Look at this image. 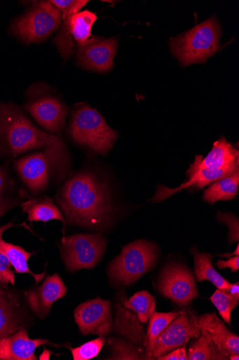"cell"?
<instances>
[{
    "mask_svg": "<svg viewBox=\"0 0 239 360\" xmlns=\"http://www.w3.org/2000/svg\"><path fill=\"white\" fill-rule=\"evenodd\" d=\"M68 221L93 230L112 221L114 210L108 186L90 172H81L62 186L57 198Z\"/></svg>",
    "mask_w": 239,
    "mask_h": 360,
    "instance_id": "obj_1",
    "label": "cell"
},
{
    "mask_svg": "<svg viewBox=\"0 0 239 360\" xmlns=\"http://www.w3.org/2000/svg\"><path fill=\"white\" fill-rule=\"evenodd\" d=\"M65 144L43 130L12 103L0 104V155L16 157L27 151Z\"/></svg>",
    "mask_w": 239,
    "mask_h": 360,
    "instance_id": "obj_2",
    "label": "cell"
},
{
    "mask_svg": "<svg viewBox=\"0 0 239 360\" xmlns=\"http://www.w3.org/2000/svg\"><path fill=\"white\" fill-rule=\"evenodd\" d=\"M62 14V22L54 44L64 60L71 58L77 46L84 44L91 37L93 26L97 20L95 13L81 11L88 0H50Z\"/></svg>",
    "mask_w": 239,
    "mask_h": 360,
    "instance_id": "obj_3",
    "label": "cell"
},
{
    "mask_svg": "<svg viewBox=\"0 0 239 360\" xmlns=\"http://www.w3.org/2000/svg\"><path fill=\"white\" fill-rule=\"evenodd\" d=\"M221 25L214 16L170 39V49L183 67L206 63L220 48Z\"/></svg>",
    "mask_w": 239,
    "mask_h": 360,
    "instance_id": "obj_4",
    "label": "cell"
},
{
    "mask_svg": "<svg viewBox=\"0 0 239 360\" xmlns=\"http://www.w3.org/2000/svg\"><path fill=\"white\" fill-rule=\"evenodd\" d=\"M69 165L66 145L47 147L14 162V167L25 185L32 192L45 189L53 175L65 174Z\"/></svg>",
    "mask_w": 239,
    "mask_h": 360,
    "instance_id": "obj_5",
    "label": "cell"
},
{
    "mask_svg": "<svg viewBox=\"0 0 239 360\" xmlns=\"http://www.w3.org/2000/svg\"><path fill=\"white\" fill-rule=\"evenodd\" d=\"M72 139L93 152L106 155L113 148L118 135L95 109L88 105L74 112L69 127Z\"/></svg>",
    "mask_w": 239,
    "mask_h": 360,
    "instance_id": "obj_6",
    "label": "cell"
},
{
    "mask_svg": "<svg viewBox=\"0 0 239 360\" xmlns=\"http://www.w3.org/2000/svg\"><path fill=\"white\" fill-rule=\"evenodd\" d=\"M157 257L158 249L153 243L135 240L125 245L111 261L109 276L116 284H133L154 267Z\"/></svg>",
    "mask_w": 239,
    "mask_h": 360,
    "instance_id": "obj_7",
    "label": "cell"
},
{
    "mask_svg": "<svg viewBox=\"0 0 239 360\" xmlns=\"http://www.w3.org/2000/svg\"><path fill=\"white\" fill-rule=\"evenodd\" d=\"M62 22L60 11L50 1L33 4L13 24L14 34L27 44H39L50 37Z\"/></svg>",
    "mask_w": 239,
    "mask_h": 360,
    "instance_id": "obj_8",
    "label": "cell"
},
{
    "mask_svg": "<svg viewBox=\"0 0 239 360\" xmlns=\"http://www.w3.org/2000/svg\"><path fill=\"white\" fill-rule=\"evenodd\" d=\"M107 241L102 234L75 235L63 238L60 252L68 271L95 267L106 252Z\"/></svg>",
    "mask_w": 239,
    "mask_h": 360,
    "instance_id": "obj_9",
    "label": "cell"
},
{
    "mask_svg": "<svg viewBox=\"0 0 239 360\" xmlns=\"http://www.w3.org/2000/svg\"><path fill=\"white\" fill-rule=\"evenodd\" d=\"M31 89L32 97L25 109L47 132L59 134L65 124L66 106L46 86L40 84Z\"/></svg>",
    "mask_w": 239,
    "mask_h": 360,
    "instance_id": "obj_10",
    "label": "cell"
},
{
    "mask_svg": "<svg viewBox=\"0 0 239 360\" xmlns=\"http://www.w3.org/2000/svg\"><path fill=\"white\" fill-rule=\"evenodd\" d=\"M162 295L181 307L189 305L199 297L195 278L185 266L172 263L163 270L158 283Z\"/></svg>",
    "mask_w": 239,
    "mask_h": 360,
    "instance_id": "obj_11",
    "label": "cell"
},
{
    "mask_svg": "<svg viewBox=\"0 0 239 360\" xmlns=\"http://www.w3.org/2000/svg\"><path fill=\"white\" fill-rule=\"evenodd\" d=\"M74 316L83 335L92 334L104 338L112 333L114 323L109 301L100 298L87 301L77 307Z\"/></svg>",
    "mask_w": 239,
    "mask_h": 360,
    "instance_id": "obj_12",
    "label": "cell"
},
{
    "mask_svg": "<svg viewBox=\"0 0 239 360\" xmlns=\"http://www.w3.org/2000/svg\"><path fill=\"white\" fill-rule=\"evenodd\" d=\"M118 48L117 38L106 39L91 37L84 44L78 46L77 61L85 69L100 72H111Z\"/></svg>",
    "mask_w": 239,
    "mask_h": 360,
    "instance_id": "obj_13",
    "label": "cell"
},
{
    "mask_svg": "<svg viewBox=\"0 0 239 360\" xmlns=\"http://www.w3.org/2000/svg\"><path fill=\"white\" fill-rule=\"evenodd\" d=\"M193 313L182 311L159 335L153 347V358L185 346L192 338L200 335L193 320Z\"/></svg>",
    "mask_w": 239,
    "mask_h": 360,
    "instance_id": "obj_14",
    "label": "cell"
},
{
    "mask_svg": "<svg viewBox=\"0 0 239 360\" xmlns=\"http://www.w3.org/2000/svg\"><path fill=\"white\" fill-rule=\"evenodd\" d=\"M193 320L200 334L211 338L224 354L228 357L233 354H239L238 336L230 332L216 314H194Z\"/></svg>",
    "mask_w": 239,
    "mask_h": 360,
    "instance_id": "obj_15",
    "label": "cell"
},
{
    "mask_svg": "<svg viewBox=\"0 0 239 360\" xmlns=\"http://www.w3.org/2000/svg\"><path fill=\"white\" fill-rule=\"evenodd\" d=\"M67 287L57 274L48 276L43 284L26 293L27 303L32 311L40 319L47 316L52 305L63 298Z\"/></svg>",
    "mask_w": 239,
    "mask_h": 360,
    "instance_id": "obj_16",
    "label": "cell"
},
{
    "mask_svg": "<svg viewBox=\"0 0 239 360\" xmlns=\"http://www.w3.org/2000/svg\"><path fill=\"white\" fill-rule=\"evenodd\" d=\"M44 345H55L48 340L29 338L25 329L0 338V360H36L35 351Z\"/></svg>",
    "mask_w": 239,
    "mask_h": 360,
    "instance_id": "obj_17",
    "label": "cell"
},
{
    "mask_svg": "<svg viewBox=\"0 0 239 360\" xmlns=\"http://www.w3.org/2000/svg\"><path fill=\"white\" fill-rule=\"evenodd\" d=\"M239 163V153L225 138L214 143L212 150L203 158L197 155L190 169H221Z\"/></svg>",
    "mask_w": 239,
    "mask_h": 360,
    "instance_id": "obj_18",
    "label": "cell"
},
{
    "mask_svg": "<svg viewBox=\"0 0 239 360\" xmlns=\"http://www.w3.org/2000/svg\"><path fill=\"white\" fill-rule=\"evenodd\" d=\"M115 308L116 314L114 325L115 331L135 345L146 347L147 335L137 314H134L130 309H125L121 304H117Z\"/></svg>",
    "mask_w": 239,
    "mask_h": 360,
    "instance_id": "obj_19",
    "label": "cell"
},
{
    "mask_svg": "<svg viewBox=\"0 0 239 360\" xmlns=\"http://www.w3.org/2000/svg\"><path fill=\"white\" fill-rule=\"evenodd\" d=\"M190 252L194 258V271L196 280L199 282L209 281L218 289L228 292L231 285L222 277L213 267V255L200 252L196 246H193Z\"/></svg>",
    "mask_w": 239,
    "mask_h": 360,
    "instance_id": "obj_20",
    "label": "cell"
},
{
    "mask_svg": "<svg viewBox=\"0 0 239 360\" xmlns=\"http://www.w3.org/2000/svg\"><path fill=\"white\" fill-rule=\"evenodd\" d=\"M13 223H9L3 226H0V249H1L10 259L12 266L15 271L19 274H28L35 278L36 283L38 284L46 276V272L41 274H33L29 269L27 261L32 253L25 251L22 248L11 243L5 242L3 240V235L9 228L14 226Z\"/></svg>",
    "mask_w": 239,
    "mask_h": 360,
    "instance_id": "obj_21",
    "label": "cell"
},
{
    "mask_svg": "<svg viewBox=\"0 0 239 360\" xmlns=\"http://www.w3.org/2000/svg\"><path fill=\"white\" fill-rule=\"evenodd\" d=\"M239 171L213 182L204 191L203 200L214 205L219 201H231L236 198L239 188Z\"/></svg>",
    "mask_w": 239,
    "mask_h": 360,
    "instance_id": "obj_22",
    "label": "cell"
},
{
    "mask_svg": "<svg viewBox=\"0 0 239 360\" xmlns=\"http://www.w3.org/2000/svg\"><path fill=\"white\" fill-rule=\"evenodd\" d=\"M23 212L27 214L28 221L47 222L51 220H59L64 226L65 222L57 207L53 203V199L48 198L39 200H32L22 204Z\"/></svg>",
    "mask_w": 239,
    "mask_h": 360,
    "instance_id": "obj_23",
    "label": "cell"
},
{
    "mask_svg": "<svg viewBox=\"0 0 239 360\" xmlns=\"http://www.w3.org/2000/svg\"><path fill=\"white\" fill-rule=\"evenodd\" d=\"M121 300L124 307L135 312L142 323H147L156 311V300L146 290L136 292L129 300L122 297Z\"/></svg>",
    "mask_w": 239,
    "mask_h": 360,
    "instance_id": "obj_24",
    "label": "cell"
},
{
    "mask_svg": "<svg viewBox=\"0 0 239 360\" xmlns=\"http://www.w3.org/2000/svg\"><path fill=\"white\" fill-rule=\"evenodd\" d=\"M182 311L158 313L154 312L149 319L147 334V345L145 359H153V351L156 340L166 327Z\"/></svg>",
    "mask_w": 239,
    "mask_h": 360,
    "instance_id": "obj_25",
    "label": "cell"
},
{
    "mask_svg": "<svg viewBox=\"0 0 239 360\" xmlns=\"http://www.w3.org/2000/svg\"><path fill=\"white\" fill-rule=\"evenodd\" d=\"M198 340L189 349V360H226L229 357L224 354L213 340L208 336L200 334Z\"/></svg>",
    "mask_w": 239,
    "mask_h": 360,
    "instance_id": "obj_26",
    "label": "cell"
},
{
    "mask_svg": "<svg viewBox=\"0 0 239 360\" xmlns=\"http://www.w3.org/2000/svg\"><path fill=\"white\" fill-rule=\"evenodd\" d=\"M21 329L7 292L0 286V338Z\"/></svg>",
    "mask_w": 239,
    "mask_h": 360,
    "instance_id": "obj_27",
    "label": "cell"
},
{
    "mask_svg": "<svg viewBox=\"0 0 239 360\" xmlns=\"http://www.w3.org/2000/svg\"><path fill=\"white\" fill-rule=\"evenodd\" d=\"M210 300L216 307L224 321L231 325V311L238 304L239 301L235 300L228 293L219 289L214 292Z\"/></svg>",
    "mask_w": 239,
    "mask_h": 360,
    "instance_id": "obj_28",
    "label": "cell"
},
{
    "mask_svg": "<svg viewBox=\"0 0 239 360\" xmlns=\"http://www.w3.org/2000/svg\"><path fill=\"white\" fill-rule=\"evenodd\" d=\"M113 356L109 359H145L144 351L132 344L112 339Z\"/></svg>",
    "mask_w": 239,
    "mask_h": 360,
    "instance_id": "obj_29",
    "label": "cell"
},
{
    "mask_svg": "<svg viewBox=\"0 0 239 360\" xmlns=\"http://www.w3.org/2000/svg\"><path fill=\"white\" fill-rule=\"evenodd\" d=\"M105 339L100 337L90 341L77 348H72L71 352L74 360H88L96 357L104 347Z\"/></svg>",
    "mask_w": 239,
    "mask_h": 360,
    "instance_id": "obj_30",
    "label": "cell"
},
{
    "mask_svg": "<svg viewBox=\"0 0 239 360\" xmlns=\"http://www.w3.org/2000/svg\"><path fill=\"white\" fill-rule=\"evenodd\" d=\"M217 218L219 222L225 224L228 228L229 245L233 243L238 242L239 240L238 218L234 214L228 212H219L217 214Z\"/></svg>",
    "mask_w": 239,
    "mask_h": 360,
    "instance_id": "obj_31",
    "label": "cell"
},
{
    "mask_svg": "<svg viewBox=\"0 0 239 360\" xmlns=\"http://www.w3.org/2000/svg\"><path fill=\"white\" fill-rule=\"evenodd\" d=\"M12 264L7 255L0 249V281L5 284H15V275Z\"/></svg>",
    "mask_w": 239,
    "mask_h": 360,
    "instance_id": "obj_32",
    "label": "cell"
},
{
    "mask_svg": "<svg viewBox=\"0 0 239 360\" xmlns=\"http://www.w3.org/2000/svg\"><path fill=\"white\" fill-rule=\"evenodd\" d=\"M159 360H187V353L185 346L172 350V352L164 354L159 358Z\"/></svg>",
    "mask_w": 239,
    "mask_h": 360,
    "instance_id": "obj_33",
    "label": "cell"
},
{
    "mask_svg": "<svg viewBox=\"0 0 239 360\" xmlns=\"http://www.w3.org/2000/svg\"><path fill=\"white\" fill-rule=\"evenodd\" d=\"M219 269H230L232 273H235L239 269V256H234L228 260H219L216 264Z\"/></svg>",
    "mask_w": 239,
    "mask_h": 360,
    "instance_id": "obj_34",
    "label": "cell"
},
{
    "mask_svg": "<svg viewBox=\"0 0 239 360\" xmlns=\"http://www.w3.org/2000/svg\"><path fill=\"white\" fill-rule=\"evenodd\" d=\"M227 293L235 300L239 301V283L231 284Z\"/></svg>",
    "mask_w": 239,
    "mask_h": 360,
    "instance_id": "obj_35",
    "label": "cell"
},
{
    "mask_svg": "<svg viewBox=\"0 0 239 360\" xmlns=\"http://www.w3.org/2000/svg\"><path fill=\"white\" fill-rule=\"evenodd\" d=\"M5 184H6L5 174L4 173L2 169H0V198H1V194H2L4 188L5 187Z\"/></svg>",
    "mask_w": 239,
    "mask_h": 360,
    "instance_id": "obj_36",
    "label": "cell"
},
{
    "mask_svg": "<svg viewBox=\"0 0 239 360\" xmlns=\"http://www.w3.org/2000/svg\"><path fill=\"white\" fill-rule=\"evenodd\" d=\"M219 255L221 256V257H231L232 255L239 256V245H237L236 250H235V251L234 252H233V253H226V254Z\"/></svg>",
    "mask_w": 239,
    "mask_h": 360,
    "instance_id": "obj_37",
    "label": "cell"
},
{
    "mask_svg": "<svg viewBox=\"0 0 239 360\" xmlns=\"http://www.w3.org/2000/svg\"><path fill=\"white\" fill-rule=\"evenodd\" d=\"M229 359L231 360H238L239 354H233L229 356Z\"/></svg>",
    "mask_w": 239,
    "mask_h": 360,
    "instance_id": "obj_38",
    "label": "cell"
}]
</instances>
